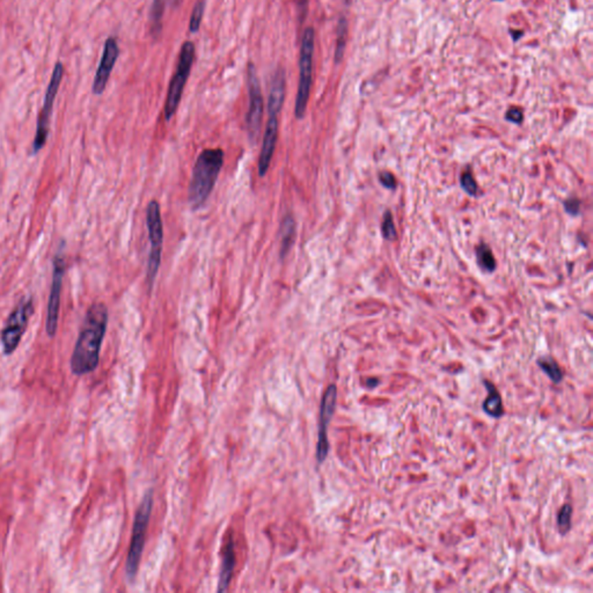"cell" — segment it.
Returning a JSON list of instances; mask_svg holds the SVG:
<instances>
[{
    "mask_svg": "<svg viewBox=\"0 0 593 593\" xmlns=\"http://www.w3.org/2000/svg\"><path fill=\"white\" fill-rule=\"evenodd\" d=\"M108 324V310L102 303L92 305L83 320V328L71 357V370L83 375L97 369L100 350Z\"/></svg>",
    "mask_w": 593,
    "mask_h": 593,
    "instance_id": "1",
    "label": "cell"
},
{
    "mask_svg": "<svg viewBox=\"0 0 593 593\" xmlns=\"http://www.w3.org/2000/svg\"><path fill=\"white\" fill-rule=\"evenodd\" d=\"M224 157L221 148H206L196 159L188 192V199L193 209L201 208L212 193L224 165Z\"/></svg>",
    "mask_w": 593,
    "mask_h": 593,
    "instance_id": "2",
    "label": "cell"
},
{
    "mask_svg": "<svg viewBox=\"0 0 593 593\" xmlns=\"http://www.w3.org/2000/svg\"><path fill=\"white\" fill-rule=\"evenodd\" d=\"M315 33L312 27L305 29L303 34L300 57H299V83L295 98V115L302 119L307 108L311 93L312 74H313V55H315Z\"/></svg>",
    "mask_w": 593,
    "mask_h": 593,
    "instance_id": "3",
    "label": "cell"
},
{
    "mask_svg": "<svg viewBox=\"0 0 593 593\" xmlns=\"http://www.w3.org/2000/svg\"><path fill=\"white\" fill-rule=\"evenodd\" d=\"M152 505H153V494L148 491L141 500L139 510L136 512L135 523L132 529L131 544L129 549L128 558L125 563V571L129 580H134L139 571L143 547H144L145 534L148 531V522L151 517Z\"/></svg>",
    "mask_w": 593,
    "mask_h": 593,
    "instance_id": "4",
    "label": "cell"
},
{
    "mask_svg": "<svg viewBox=\"0 0 593 593\" xmlns=\"http://www.w3.org/2000/svg\"><path fill=\"white\" fill-rule=\"evenodd\" d=\"M194 61H195V45L193 42H184L180 52L177 70L170 81V88L167 93L166 103H165V117L167 121H170L175 115L179 108L183 90L189 78Z\"/></svg>",
    "mask_w": 593,
    "mask_h": 593,
    "instance_id": "5",
    "label": "cell"
},
{
    "mask_svg": "<svg viewBox=\"0 0 593 593\" xmlns=\"http://www.w3.org/2000/svg\"><path fill=\"white\" fill-rule=\"evenodd\" d=\"M146 226H148V240H150V254H148V275L146 282L152 289L157 277L158 270L160 268L161 253L164 244V225L161 218L160 206L153 199L148 203L146 209Z\"/></svg>",
    "mask_w": 593,
    "mask_h": 593,
    "instance_id": "6",
    "label": "cell"
},
{
    "mask_svg": "<svg viewBox=\"0 0 593 593\" xmlns=\"http://www.w3.org/2000/svg\"><path fill=\"white\" fill-rule=\"evenodd\" d=\"M63 76H64V66L61 61H57L54 71H52V78H50L48 88L45 92V102H43L39 119H37L35 139L33 141V153L34 154L41 151L42 148H45V143L48 141L52 108H54V103H55L59 87H61Z\"/></svg>",
    "mask_w": 593,
    "mask_h": 593,
    "instance_id": "7",
    "label": "cell"
},
{
    "mask_svg": "<svg viewBox=\"0 0 593 593\" xmlns=\"http://www.w3.org/2000/svg\"><path fill=\"white\" fill-rule=\"evenodd\" d=\"M34 313V303L32 298H25L19 303L4 327L0 341L5 355H12L19 346L23 334L26 331L29 319Z\"/></svg>",
    "mask_w": 593,
    "mask_h": 593,
    "instance_id": "8",
    "label": "cell"
},
{
    "mask_svg": "<svg viewBox=\"0 0 593 593\" xmlns=\"http://www.w3.org/2000/svg\"><path fill=\"white\" fill-rule=\"evenodd\" d=\"M65 273L64 255L59 250L54 259V274H52V290L49 295L48 310H47V321H45V331L49 336L56 335L58 327V315L61 306V292L63 286V278Z\"/></svg>",
    "mask_w": 593,
    "mask_h": 593,
    "instance_id": "9",
    "label": "cell"
},
{
    "mask_svg": "<svg viewBox=\"0 0 593 593\" xmlns=\"http://www.w3.org/2000/svg\"><path fill=\"white\" fill-rule=\"evenodd\" d=\"M248 93H249V108H248L247 132L250 141H257L260 134L263 117V97L261 92L260 81L257 76V70L253 64H249L247 70Z\"/></svg>",
    "mask_w": 593,
    "mask_h": 593,
    "instance_id": "10",
    "label": "cell"
},
{
    "mask_svg": "<svg viewBox=\"0 0 593 593\" xmlns=\"http://www.w3.org/2000/svg\"><path fill=\"white\" fill-rule=\"evenodd\" d=\"M337 389L336 386L331 385L324 392V398L321 401L320 425H319V437H317V462H324L327 458L329 451L328 444L327 430L331 423V417L336 406Z\"/></svg>",
    "mask_w": 593,
    "mask_h": 593,
    "instance_id": "11",
    "label": "cell"
},
{
    "mask_svg": "<svg viewBox=\"0 0 593 593\" xmlns=\"http://www.w3.org/2000/svg\"><path fill=\"white\" fill-rule=\"evenodd\" d=\"M119 43L116 41L115 37H108L105 42V47H103L102 57L100 61L99 68L97 70V74L94 77L93 87L92 90L95 95L102 94L106 90L107 83L110 81V74H112L114 66H115L116 61L119 59Z\"/></svg>",
    "mask_w": 593,
    "mask_h": 593,
    "instance_id": "12",
    "label": "cell"
},
{
    "mask_svg": "<svg viewBox=\"0 0 593 593\" xmlns=\"http://www.w3.org/2000/svg\"><path fill=\"white\" fill-rule=\"evenodd\" d=\"M278 139V116L269 115L266 125V131L263 137L262 148H261L260 158H259V174L264 177L269 170L274 152L276 148Z\"/></svg>",
    "mask_w": 593,
    "mask_h": 593,
    "instance_id": "13",
    "label": "cell"
},
{
    "mask_svg": "<svg viewBox=\"0 0 593 593\" xmlns=\"http://www.w3.org/2000/svg\"><path fill=\"white\" fill-rule=\"evenodd\" d=\"M286 71L283 68H278L274 74L271 86H270L269 99H268L269 115H279L283 108L284 99H286Z\"/></svg>",
    "mask_w": 593,
    "mask_h": 593,
    "instance_id": "14",
    "label": "cell"
},
{
    "mask_svg": "<svg viewBox=\"0 0 593 593\" xmlns=\"http://www.w3.org/2000/svg\"><path fill=\"white\" fill-rule=\"evenodd\" d=\"M235 565V545L233 541H230L226 544L224 548V554H223V560H221V577H219V592L228 590V584L231 582L232 574H233V569Z\"/></svg>",
    "mask_w": 593,
    "mask_h": 593,
    "instance_id": "15",
    "label": "cell"
},
{
    "mask_svg": "<svg viewBox=\"0 0 593 593\" xmlns=\"http://www.w3.org/2000/svg\"><path fill=\"white\" fill-rule=\"evenodd\" d=\"M484 385L488 389V397L482 404V409L488 416L500 418L504 414L503 401L500 398V394L493 382L486 380Z\"/></svg>",
    "mask_w": 593,
    "mask_h": 593,
    "instance_id": "16",
    "label": "cell"
},
{
    "mask_svg": "<svg viewBox=\"0 0 593 593\" xmlns=\"http://www.w3.org/2000/svg\"><path fill=\"white\" fill-rule=\"evenodd\" d=\"M281 257H286L295 242V224L291 216H286L282 221L281 230Z\"/></svg>",
    "mask_w": 593,
    "mask_h": 593,
    "instance_id": "17",
    "label": "cell"
},
{
    "mask_svg": "<svg viewBox=\"0 0 593 593\" xmlns=\"http://www.w3.org/2000/svg\"><path fill=\"white\" fill-rule=\"evenodd\" d=\"M538 365L540 366V369L546 375H548L549 379L553 382H555V384L561 382L562 379H563V372H562L561 368L556 360L551 358V357H542V358L538 359Z\"/></svg>",
    "mask_w": 593,
    "mask_h": 593,
    "instance_id": "18",
    "label": "cell"
},
{
    "mask_svg": "<svg viewBox=\"0 0 593 593\" xmlns=\"http://www.w3.org/2000/svg\"><path fill=\"white\" fill-rule=\"evenodd\" d=\"M165 0H153L150 13L151 20L152 34L157 37L161 32L163 27V16H164Z\"/></svg>",
    "mask_w": 593,
    "mask_h": 593,
    "instance_id": "19",
    "label": "cell"
},
{
    "mask_svg": "<svg viewBox=\"0 0 593 593\" xmlns=\"http://www.w3.org/2000/svg\"><path fill=\"white\" fill-rule=\"evenodd\" d=\"M476 257H478V263L482 269L486 270L488 273L494 271L495 268H496V262H495L494 255H493L491 248L486 245H480L478 250H476Z\"/></svg>",
    "mask_w": 593,
    "mask_h": 593,
    "instance_id": "20",
    "label": "cell"
},
{
    "mask_svg": "<svg viewBox=\"0 0 593 593\" xmlns=\"http://www.w3.org/2000/svg\"><path fill=\"white\" fill-rule=\"evenodd\" d=\"M204 10H206V1L204 0H199L196 3L195 7H194L192 16H190V33L195 34V33L199 32L201 23H202L203 16H204Z\"/></svg>",
    "mask_w": 593,
    "mask_h": 593,
    "instance_id": "21",
    "label": "cell"
},
{
    "mask_svg": "<svg viewBox=\"0 0 593 593\" xmlns=\"http://www.w3.org/2000/svg\"><path fill=\"white\" fill-rule=\"evenodd\" d=\"M571 516H573V507L570 504H565L558 511V529L561 534L569 532L571 527Z\"/></svg>",
    "mask_w": 593,
    "mask_h": 593,
    "instance_id": "22",
    "label": "cell"
},
{
    "mask_svg": "<svg viewBox=\"0 0 593 593\" xmlns=\"http://www.w3.org/2000/svg\"><path fill=\"white\" fill-rule=\"evenodd\" d=\"M346 20H341L340 26H339V39H337L336 52H335V58L337 61H341V58L344 56V45H346Z\"/></svg>",
    "mask_w": 593,
    "mask_h": 593,
    "instance_id": "23",
    "label": "cell"
},
{
    "mask_svg": "<svg viewBox=\"0 0 593 593\" xmlns=\"http://www.w3.org/2000/svg\"><path fill=\"white\" fill-rule=\"evenodd\" d=\"M382 235H384L386 239H389V240L394 239L395 235H397L391 212H386L385 218H384V223H382Z\"/></svg>",
    "mask_w": 593,
    "mask_h": 593,
    "instance_id": "24",
    "label": "cell"
},
{
    "mask_svg": "<svg viewBox=\"0 0 593 593\" xmlns=\"http://www.w3.org/2000/svg\"><path fill=\"white\" fill-rule=\"evenodd\" d=\"M462 187L466 190V192H467V193L469 194V195H475V194H476L478 186H476V183H475L474 177H473V175H471L469 172L462 173Z\"/></svg>",
    "mask_w": 593,
    "mask_h": 593,
    "instance_id": "25",
    "label": "cell"
},
{
    "mask_svg": "<svg viewBox=\"0 0 593 593\" xmlns=\"http://www.w3.org/2000/svg\"><path fill=\"white\" fill-rule=\"evenodd\" d=\"M379 180L382 186L386 187L388 189H395L397 188V181L393 174L388 173V172H382L379 174Z\"/></svg>",
    "mask_w": 593,
    "mask_h": 593,
    "instance_id": "26",
    "label": "cell"
},
{
    "mask_svg": "<svg viewBox=\"0 0 593 593\" xmlns=\"http://www.w3.org/2000/svg\"><path fill=\"white\" fill-rule=\"evenodd\" d=\"M507 119H509L511 122L519 124L523 121V112H522V110H518V108H511V110H507Z\"/></svg>",
    "mask_w": 593,
    "mask_h": 593,
    "instance_id": "27",
    "label": "cell"
},
{
    "mask_svg": "<svg viewBox=\"0 0 593 593\" xmlns=\"http://www.w3.org/2000/svg\"><path fill=\"white\" fill-rule=\"evenodd\" d=\"M565 210H567L570 215H577L578 210H580V202L577 199H571L565 203Z\"/></svg>",
    "mask_w": 593,
    "mask_h": 593,
    "instance_id": "28",
    "label": "cell"
},
{
    "mask_svg": "<svg viewBox=\"0 0 593 593\" xmlns=\"http://www.w3.org/2000/svg\"><path fill=\"white\" fill-rule=\"evenodd\" d=\"M298 12L300 19L304 20L305 16L307 13L308 0H297Z\"/></svg>",
    "mask_w": 593,
    "mask_h": 593,
    "instance_id": "29",
    "label": "cell"
},
{
    "mask_svg": "<svg viewBox=\"0 0 593 593\" xmlns=\"http://www.w3.org/2000/svg\"><path fill=\"white\" fill-rule=\"evenodd\" d=\"M378 385V379H368V380H366V386H368V387L375 388Z\"/></svg>",
    "mask_w": 593,
    "mask_h": 593,
    "instance_id": "30",
    "label": "cell"
},
{
    "mask_svg": "<svg viewBox=\"0 0 593 593\" xmlns=\"http://www.w3.org/2000/svg\"><path fill=\"white\" fill-rule=\"evenodd\" d=\"M174 1H177H177H179V0H174Z\"/></svg>",
    "mask_w": 593,
    "mask_h": 593,
    "instance_id": "31",
    "label": "cell"
}]
</instances>
